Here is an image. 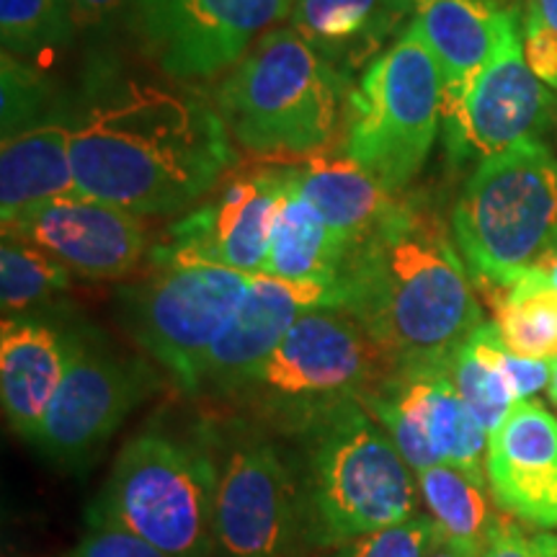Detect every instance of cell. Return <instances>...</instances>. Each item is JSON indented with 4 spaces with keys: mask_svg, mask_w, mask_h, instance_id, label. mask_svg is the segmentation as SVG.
<instances>
[{
    "mask_svg": "<svg viewBox=\"0 0 557 557\" xmlns=\"http://www.w3.org/2000/svg\"><path fill=\"white\" fill-rule=\"evenodd\" d=\"M70 127L78 194L139 218L197 207L238 163L214 101L111 67L90 70Z\"/></svg>",
    "mask_w": 557,
    "mask_h": 557,
    "instance_id": "cell-1",
    "label": "cell"
},
{
    "mask_svg": "<svg viewBox=\"0 0 557 557\" xmlns=\"http://www.w3.org/2000/svg\"><path fill=\"white\" fill-rule=\"evenodd\" d=\"M329 305L359 320L393 372L444 367L485 323L451 225L423 191L348 250Z\"/></svg>",
    "mask_w": 557,
    "mask_h": 557,
    "instance_id": "cell-2",
    "label": "cell"
},
{
    "mask_svg": "<svg viewBox=\"0 0 557 557\" xmlns=\"http://www.w3.org/2000/svg\"><path fill=\"white\" fill-rule=\"evenodd\" d=\"M289 431L302 442L295 475L308 545L331 549L421 517L413 468L359 400L320 410Z\"/></svg>",
    "mask_w": 557,
    "mask_h": 557,
    "instance_id": "cell-3",
    "label": "cell"
},
{
    "mask_svg": "<svg viewBox=\"0 0 557 557\" xmlns=\"http://www.w3.org/2000/svg\"><path fill=\"white\" fill-rule=\"evenodd\" d=\"M348 78L292 26H276L222 75L214 107L248 156L299 163L344 135Z\"/></svg>",
    "mask_w": 557,
    "mask_h": 557,
    "instance_id": "cell-4",
    "label": "cell"
},
{
    "mask_svg": "<svg viewBox=\"0 0 557 557\" xmlns=\"http://www.w3.org/2000/svg\"><path fill=\"white\" fill-rule=\"evenodd\" d=\"M478 295L506 287L557 250V156L529 143L475 163L449 212Z\"/></svg>",
    "mask_w": 557,
    "mask_h": 557,
    "instance_id": "cell-5",
    "label": "cell"
},
{
    "mask_svg": "<svg viewBox=\"0 0 557 557\" xmlns=\"http://www.w3.org/2000/svg\"><path fill=\"white\" fill-rule=\"evenodd\" d=\"M444 124V78L408 21L351 88L341 148L385 189L406 194L423 171Z\"/></svg>",
    "mask_w": 557,
    "mask_h": 557,
    "instance_id": "cell-6",
    "label": "cell"
},
{
    "mask_svg": "<svg viewBox=\"0 0 557 557\" xmlns=\"http://www.w3.org/2000/svg\"><path fill=\"white\" fill-rule=\"evenodd\" d=\"M86 521L116 524L169 557L214 555V472L207 447L143 431L120 449Z\"/></svg>",
    "mask_w": 557,
    "mask_h": 557,
    "instance_id": "cell-7",
    "label": "cell"
},
{
    "mask_svg": "<svg viewBox=\"0 0 557 557\" xmlns=\"http://www.w3.org/2000/svg\"><path fill=\"white\" fill-rule=\"evenodd\" d=\"M389 374L385 354L351 312L312 305L299 312L243 398L295 426L338 403L361 400Z\"/></svg>",
    "mask_w": 557,
    "mask_h": 557,
    "instance_id": "cell-8",
    "label": "cell"
},
{
    "mask_svg": "<svg viewBox=\"0 0 557 557\" xmlns=\"http://www.w3.org/2000/svg\"><path fill=\"white\" fill-rule=\"evenodd\" d=\"M253 274L207 263H156L143 282L122 289L129 336L189 395L214 341L246 299Z\"/></svg>",
    "mask_w": 557,
    "mask_h": 557,
    "instance_id": "cell-9",
    "label": "cell"
},
{
    "mask_svg": "<svg viewBox=\"0 0 557 557\" xmlns=\"http://www.w3.org/2000/svg\"><path fill=\"white\" fill-rule=\"evenodd\" d=\"M214 472V555L292 557L305 542L295 468L259 431L235 426L207 447Z\"/></svg>",
    "mask_w": 557,
    "mask_h": 557,
    "instance_id": "cell-10",
    "label": "cell"
},
{
    "mask_svg": "<svg viewBox=\"0 0 557 557\" xmlns=\"http://www.w3.org/2000/svg\"><path fill=\"white\" fill-rule=\"evenodd\" d=\"M295 0H132L139 52L176 83L225 75L289 18Z\"/></svg>",
    "mask_w": 557,
    "mask_h": 557,
    "instance_id": "cell-11",
    "label": "cell"
},
{
    "mask_svg": "<svg viewBox=\"0 0 557 557\" xmlns=\"http://www.w3.org/2000/svg\"><path fill=\"white\" fill-rule=\"evenodd\" d=\"M287 184V165L233 171L212 194L165 230L150 250L156 263H207L263 274L271 225Z\"/></svg>",
    "mask_w": 557,
    "mask_h": 557,
    "instance_id": "cell-12",
    "label": "cell"
},
{
    "mask_svg": "<svg viewBox=\"0 0 557 557\" xmlns=\"http://www.w3.org/2000/svg\"><path fill=\"white\" fill-rule=\"evenodd\" d=\"M524 18L508 24L496 54L480 73L468 101L442 124L451 163L498 156L542 143L557 120V94L545 86L524 54Z\"/></svg>",
    "mask_w": 557,
    "mask_h": 557,
    "instance_id": "cell-13",
    "label": "cell"
},
{
    "mask_svg": "<svg viewBox=\"0 0 557 557\" xmlns=\"http://www.w3.org/2000/svg\"><path fill=\"white\" fill-rule=\"evenodd\" d=\"M418 470L455 465L485 478L487 434L451 385L447 367L393 372L359 400Z\"/></svg>",
    "mask_w": 557,
    "mask_h": 557,
    "instance_id": "cell-14",
    "label": "cell"
},
{
    "mask_svg": "<svg viewBox=\"0 0 557 557\" xmlns=\"http://www.w3.org/2000/svg\"><path fill=\"white\" fill-rule=\"evenodd\" d=\"M145 389L143 367L81 338L34 447L52 462L78 468L107 447Z\"/></svg>",
    "mask_w": 557,
    "mask_h": 557,
    "instance_id": "cell-15",
    "label": "cell"
},
{
    "mask_svg": "<svg viewBox=\"0 0 557 557\" xmlns=\"http://www.w3.org/2000/svg\"><path fill=\"white\" fill-rule=\"evenodd\" d=\"M3 235L32 243L73 276L114 282L150 259L145 218L107 201L70 194L3 220Z\"/></svg>",
    "mask_w": 557,
    "mask_h": 557,
    "instance_id": "cell-16",
    "label": "cell"
},
{
    "mask_svg": "<svg viewBox=\"0 0 557 557\" xmlns=\"http://www.w3.org/2000/svg\"><path fill=\"white\" fill-rule=\"evenodd\" d=\"M331 292V284L253 274L246 299L209 351L199 393L243 395L299 312L312 305H329Z\"/></svg>",
    "mask_w": 557,
    "mask_h": 557,
    "instance_id": "cell-17",
    "label": "cell"
},
{
    "mask_svg": "<svg viewBox=\"0 0 557 557\" xmlns=\"http://www.w3.org/2000/svg\"><path fill=\"white\" fill-rule=\"evenodd\" d=\"M485 475L508 517L537 529L557 527V413L521 400L487 436Z\"/></svg>",
    "mask_w": 557,
    "mask_h": 557,
    "instance_id": "cell-18",
    "label": "cell"
},
{
    "mask_svg": "<svg viewBox=\"0 0 557 557\" xmlns=\"http://www.w3.org/2000/svg\"><path fill=\"white\" fill-rule=\"evenodd\" d=\"M81 336L50 320L9 315L0 325V400L9 426L37 442L47 408L78 351Z\"/></svg>",
    "mask_w": 557,
    "mask_h": 557,
    "instance_id": "cell-19",
    "label": "cell"
},
{
    "mask_svg": "<svg viewBox=\"0 0 557 557\" xmlns=\"http://www.w3.org/2000/svg\"><path fill=\"white\" fill-rule=\"evenodd\" d=\"M517 16L519 9L500 5L498 0H413L410 24L442 70L444 120L468 101Z\"/></svg>",
    "mask_w": 557,
    "mask_h": 557,
    "instance_id": "cell-20",
    "label": "cell"
},
{
    "mask_svg": "<svg viewBox=\"0 0 557 557\" xmlns=\"http://www.w3.org/2000/svg\"><path fill=\"white\" fill-rule=\"evenodd\" d=\"M413 18V0H295L292 29L348 81L364 73Z\"/></svg>",
    "mask_w": 557,
    "mask_h": 557,
    "instance_id": "cell-21",
    "label": "cell"
},
{
    "mask_svg": "<svg viewBox=\"0 0 557 557\" xmlns=\"http://www.w3.org/2000/svg\"><path fill=\"white\" fill-rule=\"evenodd\" d=\"M553 364L555 361L511 354L500 341L493 320H485L444 367L459 398L491 436L517 403L532 400L534 395L549 389Z\"/></svg>",
    "mask_w": 557,
    "mask_h": 557,
    "instance_id": "cell-22",
    "label": "cell"
},
{
    "mask_svg": "<svg viewBox=\"0 0 557 557\" xmlns=\"http://www.w3.org/2000/svg\"><path fill=\"white\" fill-rule=\"evenodd\" d=\"M289 181L348 248L367 238L403 197L385 189L341 145L289 165Z\"/></svg>",
    "mask_w": 557,
    "mask_h": 557,
    "instance_id": "cell-23",
    "label": "cell"
},
{
    "mask_svg": "<svg viewBox=\"0 0 557 557\" xmlns=\"http://www.w3.org/2000/svg\"><path fill=\"white\" fill-rule=\"evenodd\" d=\"M70 143H73L70 111L60 103L41 122L3 139L0 218L11 220L45 201L78 194Z\"/></svg>",
    "mask_w": 557,
    "mask_h": 557,
    "instance_id": "cell-24",
    "label": "cell"
},
{
    "mask_svg": "<svg viewBox=\"0 0 557 557\" xmlns=\"http://www.w3.org/2000/svg\"><path fill=\"white\" fill-rule=\"evenodd\" d=\"M348 250L351 248L325 225V220L308 205V199L292 186L287 165V184H284L274 225H271L263 274L284 278V282H318L333 287L344 269Z\"/></svg>",
    "mask_w": 557,
    "mask_h": 557,
    "instance_id": "cell-25",
    "label": "cell"
},
{
    "mask_svg": "<svg viewBox=\"0 0 557 557\" xmlns=\"http://www.w3.org/2000/svg\"><path fill=\"white\" fill-rule=\"evenodd\" d=\"M416 480L423 508L438 532L480 555L504 513L493 493H487V480L455 465H431L418 470Z\"/></svg>",
    "mask_w": 557,
    "mask_h": 557,
    "instance_id": "cell-26",
    "label": "cell"
},
{
    "mask_svg": "<svg viewBox=\"0 0 557 557\" xmlns=\"http://www.w3.org/2000/svg\"><path fill=\"white\" fill-rule=\"evenodd\" d=\"M480 297L491 308V320L508 351L557 361V289L540 269H529L506 287Z\"/></svg>",
    "mask_w": 557,
    "mask_h": 557,
    "instance_id": "cell-27",
    "label": "cell"
},
{
    "mask_svg": "<svg viewBox=\"0 0 557 557\" xmlns=\"http://www.w3.org/2000/svg\"><path fill=\"white\" fill-rule=\"evenodd\" d=\"M70 271L32 243L3 235L0 246V305L3 318L26 315L67 292Z\"/></svg>",
    "mask_w": 557,
    "mask_h": 557,
    "instance_id": "cell-28",
    "label": "cell"
},
{
    "mask_svg": "<svg viewBox=\"0 0 557 557\" xmlns=\"http://www.w3.org/2000/svg\"><path fill=\"white\" fill-rule=\"evenodd\" d=\"M73 32L65 0H0L3 52L21 60L65 45Z\"/></svg>",
    "mask_w": 557,
    "mask_h": 557,
    "instance_id": "cell-29",
    "label": "cell"
},
{
    "mask_svg": "<svg viewBox=\"0 0 557 557\" xmlns=\"http://www.w3.org/2000/svg\"><path fill=\"white\" fill-rule=\"evenodd\" d=\"M54 109L58 103L52 101V86L47 78H41L29 62L3 52V62H0V132H3V139L41 122Z\"/></svg>",
    "mask_w": 557,
    "mask_h": 557,
    "instance_id": "cell-30",
    "label": "cell"
},
{
    "mask_svg": "<svg viewBox=\"0 0 557 557\" xmlns=\"http://www.w3.org/2000/svg\"><path fill=\"white\" fill-rule=\"evenodd\" d=\"M434 521L429 513L403 521V524L380 529L344 545L331 547L320 557H423L434 537Z\"/></svg>",
    "mask_w": 557,
    "mask_h": 557,
    "instance_id": "cell-31",
    "label": "cell"
},
{
    "mask_svg": "<svg viewBox=\"0 0 557 557\" xmlns=\"http://www.w3.org/2000/svg\"><path fill=\"white\" fill-rule=\"evenodd\" d=\"M88 529L65 557H169L150 542L116 524L86 521Z\"/></svg>",
    "mask_w": 557,
    "mask_h": 557,
    "instance_id": "cell-32",
    "label": "cell"
},
{
    "mask_svg": "<svg viewBox=\"0 0 557 557\" xmlns=\"http://www.w3.org/2000/svg\"><path fill=\"white\" fill-rule=\"evenodd\" d=\"M557 534L527 532L519 519L500 513L478 557H555Z\"/></svg>",
    "mask_w": 557,
    "mask_h": 557,
    "instance_id": "cell-33",
    "label": "cell"
},
{
    "mask_svg": "<svg viewBox=\"0 0 557 557\" xmlns=\"http://www.w3.org/2000/svg\"><path fill=\"white\" fill-rule=\"evenodd\" d=\"M524 54L534 75L557 94V34L532 9L524 13Z\"/></svg>",
    "mask_w": 557,
    "mask_h": 557,
    "instance_id": "cell-34",
    "label": "cell"
},
{
    "mask_svg": "<svg viewBox=\"0 0 557 557\" xmlns=\"http://www.w3.org/2000/svg\"><path fill=\"white\" fill-rule=\"evenodd\" d=\"M132 0H65L75 29L90 32L114 24L122 13H129Z\"/></svg>",
    "mask_w": 557,
    "mask_h": 557,
    "instance_id": "cell-35",
    "label": "cell"
},
{
    "mask_svg": "<svg viewBox=\"0 0 557 557\" xmlns=\"http://www.w3.org/2000/svg\"><path fill=\"white\" fill-rule=\"evenodd\" d=\"M423 557H478V555L470 553V549H465L462 545H457V542H451L449 537H444L438 529H434V537H431L429 549Z\"/></svg>",
    "mask_w": 557,
    "mask_h": 557,
    "instance_id": "cell-36",
    "label": "cell"
},
{
    "mask_svg": "<svg viewBox=\"0 0 557 557\" xmlns=\"http://www.w3.org/2000/svg\"><path fill=\"white\" fill-rule=\"evenodd\" d=\"M527 9L537 13L549 29L557 34V0H527Z\"/></svg>",
    "mask_w": 557,
    "mask_h": 557,
    "instance_id": "cell-37",
    "label": "cell"
},
{
    "mask_svg": "<svg viewBox=\"0 0 557 557\" xmlns=\"http://www.w3.org/2000/svg\"><path fill=\"white\" fill-rule=\"evenodd\" d=\"M534 269H540L542 274H545L549 282H553V287L557 289V250H553V253L545 256V259H542Z\"/></svg>",
    "mask_w": 557,
    "mask_h": 557,
    "instance_id": "cell-38",
    "label": "cell"
},
{
    "mask_svg": "<svg viewBox=\"0 0 557 557\" xmlns=\"http://www.w3.org/2000/svg\"><path fill=\"white\" fill-rule=\"evenodd\" d=\"M549 400H553V406H555V410H557V361L553 364V385H549Z\"/></svg>",
    "mask_w": 557,
    "mask_h": 557,
    "instance_id": "cell-39",
    "label": "cell"
},
{
    "mask_svg": "<svg viewBox=\"0 0 557 557\" xmlns=\"http://www.w3.org/2000/svg\"><path fill=\"white\" fill-rule=\"evenodd\" d=\"M555 557H557V549H555Z\"/></svg>",
    "mask_w": 557,
    "mask_h": 557,
    "instance_id": "cell-40",
    "label": "cell"
}]
</instances>
